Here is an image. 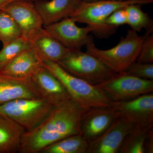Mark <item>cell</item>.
I'll return each instance as SVG.
<instances>
[{"mask_svg":"<svg viewBox=\"0 0 153 153\" xmlns=\"http://www.w3.org/2000/svg\"><path fill=\"white\" fill-rule=\"evenodd\" d=\"M88 110L71 99L55 107L41 125L33 130L25 132L19 152L39 153L55 142L69 136L80 134V123Z\"/></svg>","mask_w":153,"mask_h":153,"instance_id":"cell-1","label":"cell"},{"mask_svg":"<svg viewBox=\"0 0 153 153\" xmlns=\"http://www.w3.org/2000/svg\"><path fill=\"white\" fill-rule=\"evenodd\" d=\"M152 33L153 30H149L139 36L136 31L128 30L125 37H121L115 47L102 50L96 47L93 41L85 46L86 52L101 60L116 73H123L137 61L143 42Z\"/></svg>","mask_w":153,"mask_h":153,"instance_id":"cell-2","label":"cell"},{"mask_svg":"<svg viewBox=\"0 0 153 153\" xmlns=\"http://www.w3.org/2000/svg\"><path fill=\"white\" fill-rule=\"evenodd\" d=\"M153 0H130L125 1L100 0L92 2H84L71 14L70 18L75 22L84 23L92 29L91 33L97 38H108L114 34L117 28L108 26L105 21L115 11L128 5L140 4H149Z\"/></svg>","mask_w":153,"mask_h":153,"instance_id":"cell-3","label":"cell"},{"mask_svg":"<svg viewBox=\"0 0 153 153\" xmlns=\"http://www.w3.org/2000/svg\"><path fill=\"white\" fill-rule=\"evenodd\" d=\"M41 57L44 67L61 82L79 105L87 109L110 107L111 100L100 88L71 75L56 62Z\"/></svg>","mask_w":153,"mask_h":153,"instance_id":"cell-4","label":"cell"},{"mask_svg":"<svg viewBox=\"0 0 153 153\" xmlns=\"http://www.w3.org/2000/svg\"><path fill=\"white\" fill-rule=\"evenodd\" d=\"M55 107L43 98L19 99L0 105V114L14 121L27 132L41 125Z\"/></svg>","mask_w":153,"mask_h":153,"instance_id":"cell-5","label":"cell"},{"mask_svg":"<svg viewBox=\"0 0 153 153\" xmlns=\"http://www.w3.org/2000/svg\"><path fill=\"white\" fill-rule=\"evenodd\" d=\"M65 71L91 85H97L117 74L93 55L81 49H69L66 57L57 63Z\"/></svg>","mask_w":153,"mask_h":153,"instance_id":"cell-6","label":"cell"},{"mask_svg":"<svg viewBox=\"0 0 153 153\" xmlns=\"http://www.w3.org/2000/svg\"><path fill=\"white\" fill-rule=\"evenodd\" d=\"M96 85L114 102L130 100L153 91V80L141 79L124 72L117 73L106 81Z\"/></svg>","mask_w":153,"mask_h":153,"instance_id":"cell-7","label":"cell"},{"mask_svg":"<svg viewBox=\"0 0 153 153\" xmlns=\"http://www.w3.org/2000/svg\"><path fill=\"white\" fill-rule=\"evenodd\" d=\"M118 117L137 126H153V94H147L124 101H111Z\"/></svg>","mask_w":153,"mask_h":153,"instance_id":"cell-8","label":"cell"},{"mask_svg":"<svg viewBox=\"0 0 153 153\" xmlns=\"http://www.w3.org/2000/svg\"><path fill=\"white\" fill-rule=\"evenodd\" d=\"M2 10L13 17L20 28L22 37L25 39L35 44L39 38L47 35L34 2H15Z\"/></svg>","mask_w":153,"mask_h":153,"instance_id":"cell-9","label":"cell"},{"mask_svg":"<svg viewBox=\"0 0 153 153\" xmlns=\"http://www.w3.org/2000/svg\"><path fill=\"white\" fill-rule=\"evenodd\" d=\"M48 35L59 41L69 49H79L94 41L93 36L89 35L92 29L89 26L79 27L70 17L60 22L44 26Z\"/></svg>","mask_w":153,"mask_h":153,"instance_id":"cell-10","label":"cell"},{"mask_svg":"<svg viewBox=\"0 0 153 153\" xmlns=\"http://www.w3.org/2000/svg\"><path fill=\"white\" fill-rule=\"evenodd\" d=\"M134 126L117 117L100 136L88 141L86 153H118L125 137Z\"/></svg>","mask_w":153,"mask_h":153,"instance_id":"cell-11","label":"cell"},{"mask_svg":"<svg viewBox=\"0 0 153 153\" xmlns=\"http://www.w3.org/2000/svg\"><path fill=\"white\" fill-rule=\"evenodd\" d=\"M42 98L32 78H20L0 70V105L19 99Z\"/></svg>","mask_w":153,"mask_h":153,"instance_id":"cell-12","label":"cell"},{"mask_svg":"<svg viewBox=\"0 0 153 153\" xmlns=\"http://www.w3.org/2000/svg\"><path fill=\"white\" fill-rule=\"evenodd\" d=\"M117 117L111 107L90 108L82 118L80 134L88 141L95 139L106 131Z\"/></svg>","mask_w":153,"mask_h":153,"instance_id":"cell-13","label":"cell"},{"mask_svg":"<svg viewBox=\"0 0 153 153\" xmlns=\"http://www.w3.org/2000/svg\"><path fill=\"white\" fill-rule=\"evenodd\" d=\"M32 79L42 98L54 106H60L71 99L63 84L44 66Z\"/></svg>","mask_w":153,"mask_h":153,"instance_id":"cell-14","label":"cell"},{"mask_svg":"<svg viewBox=\"0 0 153 153\" xmlns=\"http://www.w3.org/2000/svg\"><path fill=\"white\" fill-rule=\"evenodd\" d=\"M82 0H38L34 5L43 20L44 26L70 17Z\"/></svg>","mask_w":153,"mask_h":153,"instance_id":"cell-15","label":"cell"},{"mask_svg":"<svg viewBox=\"0 0 153 153\" xmlns=\"http://www.w3.org/2000/svg\"><path fill=\"white\" fill-rule=\"evenodd\" d=\"M43 67L42 57L35 46L20 54L1 71L15 77L32 78Z\"/></svg>","mask_w":153,"mask_h":153,"instance_id":"cell-16","label":"cell"},{"mask_svg":"<svg viewBox=\"0 0 153 153\" xmlns=\"http://www.w3.org/2000/svg\"><path fill=\"white\" fill-rule=\"evenodd\" d=\"M25 132L14 121L0 114V153L19 152Z\"/></svg>","mask_w":153,"mask_h":153,"instance_id":"cell-17","label":"cell"},{"mask_svg":"<svg viewBox=\"0 0 153 153\" xmlns=\"http://www.w3.org/2000/svg\"><path fill=\"white\" fill-rule=\"evenodd\" d=\"M88 141L80 134L69 136L49 145L39 153H86Z\"/></svg>","mask_w":153,"mask_h":153,"instance_id":"cell-18","label":"cell"},{"mask_svg":"<svg viewBox=\"0 0 153 153\" xmlns=\"http://www.w3.org/2000/svg\"><path fill=\"white\" fill-rule=\"evenodd\" d=\"M34 44L41 56L57 63L63 60L69 52V49L47 34L39 38Z\"/></svg>","mask_w":153,"mask_h":153,"instance_id":"cell-19","label":"cell"},{"mask_svg":"<svg viewBox=\"0 0 153 153\" xmlns=\"http://www.w3.org/2000/svg\"><path fill=\"white\" fill-rule=\"evenodd\" d=\"M152 127L134 126L125 137L118 153H144V143L147 134L148 130Z\"/></svg>","mask_w":153,"mask_h":153,"instance_id":"cell-20","label":"cell"},{"mask_svg":"<svg viewBox=\"0 0 153 153\" xmlns=\"http://www.w3.org/2000/svg\"><path fill=\"white\" fill-rule=\"evenodd\" d=\"M142 4H134L125 7L127 16V25L137 32L143 29L146 31L153 30V22L149 14L142 10Z\"/></svg>","mask_w":153,"mask_h":153,"instance_id":"cell-21","label":"cell"},{"mask_svg":"<svg viewBox=\"0 0 153 153\" xmlns=\"http://www.w3.org/2000/svg\"><path fill=\"white\" fill-rule=\"evenodd\" d=\"M35 44L22 37L3 46L0 50V70L23 52L35 47Z\"/></svg>","mask_w":153,"mask_h":153,"instance_id":"cell-22","label":"cell"},{"mask_svg":"<svg viewBox=\"0 0 153 153\" xmlns=\"http://www.w3.org/2000/svg\"><path fill=\"white\" fill-rule=\"evenodd\" d=\"M21 37V30L13 17L5 11L0 10V41L3 46Z\"/></svg>","mask_w":153,"mask_h":153,"instance_id":"cell-23","label":"cell"},{"mask_svg":"<svg viewBox=\"0 0 153 153\" xmlns=\"http://www.w3.org/2000/svg\"><path fill=\"white\" fill-rule=\"evenodd\" d=\"M124 73L141 79L153 80V64L140 63L136 61Z\"/></svg>","mask_w":153,"mask_h":153,"instance_id":"cell-24","label":"cell"},{"mask_svg":"<svg viewBox=\"0 0 153 153\" xmlns=\"http://www.w3.org/2000/svg\"><path fill=\"white\" fill-rule=\"evenodd\" d=\"M137 62L143 63H153V35H149L143 42Z\"/></svg>","mask_w":153,"mask_h":153,"instance_id":"cell-25","label":"cell"},{"mask_svg":"<svg viewBox=\"0 0 153 153\" xmlns=\"http://www.w3.org/2000/svg\"><path fill=\"white\" fill-rule=\"evenodd\" d=\"M127 13L125 7H123L118 9L111 14L106 19L105 24L111 27L117 29L120 26L127 25Z\"/></svg>","mask_w":153,"mask_h":153,"instance_id":"cell-26","label":"cell"},{"mask_svg":"<svg viewBox=\"0 0 153 153\" xmlns=\"http://www.w3.org/2000/svg\"><path fill=\"white\" fill-rule=\"evenodd\" d=\"M145 153H153V127L148 130L144 143Z\"/></svg>","mask_w":153,"mask_h":153,"instance_id":"cell-27","label":"cell"},{"mask_svg":"<svg viewBox=\"0 0 153 153\" xmlns=\"http://www.w3.org/2000/svg\"><path fill=\"white\" fill-rule=\"evenodd\" d=\"M38 0H0V10L5 8L13 2L17 1H28L35 2Z\"/></svg>","mask_w":153,"mask_h":153,"instance_id":"cell-28","label":"cell"},{"mask_svg":"<svg viewBox=\"0 0 153 153\" xmlns=\"http://www.w3.org/2000/svg\"><path fill=\"white\" fill-rule=\"evenodd\" d=\"M100 1V0H82L84 2H92L97 1Z\"/></svg>","mask_w":153,"mask_h":153,"instance_id":"cell-29","label":"cell"},{"mask_svg":"<svg viewBox=\"0 0 153 153\" xmlns=\"http://www.w3.org/2000/svg\"><path fill=\"white\" fill-rule=\"evenodd\" d=\"M109 1H130V0H109Z\"/></svg>","mask_w":153,"mask_h":153,"instance_id":"cell-30","label":"cell"}]
</instances>
